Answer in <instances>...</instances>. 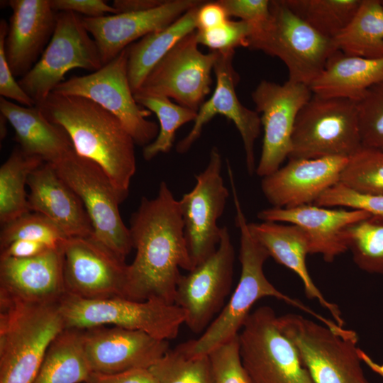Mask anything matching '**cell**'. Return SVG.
<instances>
[{"label": "cell", "mask_w": 383, "mask_h": 383, "mask_svg": "<svg viewBox=\"0 0 383 383\" xmlns=\"http://www.w3.org/2000/svg\"><path fill=\"white\" fill-rule=\"evenodd\" d=\"M235 250L228 228L221 227L216 250L177 283L174 304L186 314L185 324L195 333L204 332L221 311L231 292Z\"/></svg>", "instance_id": "obj_13"}, {"label": "cell", "mask_w": 383, "mask_h": 383, "mask_svg": "<svg viewBox=\"0 0 383 383\" xmlns=\"http://www.w3.org/2000/svg\"><path fill=\"white\" fill-rule=\"evenodd\" d=\"M86 357L94 372L149 369L170 349L169 341L116 326L82 330Z\"/></svg>", "instance_id": "obj_19"}, {"label": "cell", "mask_w": 383, "mask_h": 383, "mask_svg": "<svg viewBox=\"0 0 383 383\" xmlns=\"http://www.w3.org/2000/svg\"><path fill=\"white\" fill-rule=\"evenodd\" d=\"M228 17L234 16L257 26L266 23L270 16V0H219Z\"/></svg>", "instance_id": "obj_44"}, {"label": "cell", "mask_w": 383, "mask_h": 383, "mask_svg": "<svg viewBox=\"0 0 383 383\" xmlns=\"http://www.w3.org/2000/svg\"><path fill=\"white\" fill-rule=\"evenodd\" d=\"M65 129L74 150L99 165L125 200L136 170L135 142L121 122L89 99L51 92L36 105Z\"/></svg>", "instance_id": "obj_2"}, {"label": "cell", "mask_w": 383, "mask_h": 383, "mask_svg": "<svg viewBox=\"0 0 383 383\" xmlns=\"http://www.w3.org/2000/svg\"><path fill=\"white\" fill-rule=\"evenodd\" d=\"M134 98L139 105L154 113L159 121L157 136L143 148L145 160L168 152L173 146L177 131L184 124L194 122L197 116V111L176 104L165 96L134 94Z\"/></svg>", "instance_id": "obj_34"}, {"label": "cell", "mask_w": 383, "mask_h": 383, "mask_svg": "<svg viewBox=\"0 0 383 383\" xmlns=\"http://www.w3.org/2000/svg\"><path fill=\"white\" fill-rule=\"evenodd\" d=\"M28 207L52 221L67 238L93 237L91 222L76 193L60 177L55 166L44 162L30 174Z\"/></svg>", "instance_id": "obj_25"}, {"label": "cell", "mask_w": 383, "mask_h": 383, "mask_svg": "<svg viewBox=\"0 0 383 383\" xmlns=\"http://www.w3.org/2000/svg\"><path fill=\"white\" fill-rule=\"evenodd\" d=\"M229 19L222 5L217 1H205L197 11L196 30H207L216 28Z\"/></svg>", "instance_id": "obj_47"}, {"label": "cell", "mask_w": 383, "mask_h": 383, "mask_svg": "<svg viewBox=\"0 0 383 383\" xmlns=\"http://www.w3.org/2000/svg\"><path fill=\"white\" fill-rule=\"evenodd\" d=\"M252 235L263 245L277 262L289 269L301 279L305 295L318 301L328 310L334 321L343 328L344 320L335 304L327 300L312 280L306 266L310 254L309 242L306 233L299 226L285 223H248Z\"/></svg>", "instance_id": "obj_26"}, {"label": "cell", "mask_w": 383, "mask_h": 383, "mask_svg": "<svg viewBox=\"0 0 383 383\" xmlns=\"http://www.w3.org/2000/svg\"><path fill=\"white\" fill-rule=\"evenodd\" d=\"M362 0H283L299 18L333 40L348 25Z\"/></svg>", "instance_id": "obj_33"}, {"label": "cell", "mask_w": 383, "mask_h": 383, "mask_svg": "<svg viewBox=\"0 0 383 383\" xmlns=\"http://www.w3.org/2000/svg\"><path fill=\"white\" fill-rule=\"evenodd\" d=\"M383 82V58L368 59L335 51L321 74L309 86L312 94L358 102Z\"/></svg>", "instance_id": "obj_28"}, {"label": "cell", "mask_w": 383, "mask_h": 383, "mask_svg": "<svg viewBox=\"0 0 383 383\" xmlns=\"http://www.w3.org/2000/svg\"><path fill=\"white\" fill-rule=\"evenodd\" d=\"M208 355L213 383H253L242 362L238 335L213 348Z\"/></svg>", "instance_id": "obj_40"}, {"label": "cell", "mask_w": 383, "mask_h": 383, "mask_svg": "<svg viewBox=\"0 0 383 383\" xmlns=\"http://www.w3.org/2000/svg\"><path fill=\"white\" fill-rule=\"evenodd\" d=\"M277 324L295 345L313 383H370L354 331H335L296 313L277 316Z\"/></svg>", "instance_id": "obj_6"}, {"label": "cell", "mask_w": 383, "mask_h": 383, "mask_svg": "<svg viewBox=\"0 0 383 383\" xmlns=\"http://www.w3.org/2000/svg\"><path fill=\"white\" fill-rule=\"evenodd\" d=\"M201 5L189 10L164 29L151 33L127 48L128 77L133 94L164 56L180 40L196 30V16Z\"/></svg>", "instance_id": "obj_29"}, {"label": "cell", "mask_w": 383, "mask_h": 383, "mask_svg": "<svg viewBox=\"0 0 383 383\" xmlns=\"http://www.w3.org/2000/svg\"><path fill=\"white\" fill-rule=\"evenodd\" d=\"M362 148L357 103L312 94L297 114L288 159L349 157Z\"/></svg>", "instance_id": "obj_9"}, {"label": "cell", "mask_w": 383, "mask_h": 383, "mask_svg": "<svg viewBox=\"0 0 383 383\" xmlns=\"http://www.w3.org/2000/svg\"><path fill=\"white\" fill-rule=\"evenodd\" d=\"M7 4L12 13L5 40L6 57L13 76L22 77L48 45L55 28L57 13L50 0H10Z\"/></svg>", "instance_id": "obj_24"}, {"label": "cell", "mask_w": 383, "mask_h": 383, "mask_svg": "<svg viewBox=\"0 0 383 383\" xmlns=\"http://www.w3.org/2000/svg\"><path fill=\"white\" fill-rule=\"evenodd\" d=\"M348 250L362 270L383 274V218L371 216L346 229Z\"/></svg>", "instance_id": "obj_35"}, {"label": "cell", "mask_w": 383, "mask_h": 383, "mask_svg": "<svg viewBox=\"0 0 383 383\" xmlns=\"http://www.w3.org/2000/svg\"><path fill=\"white\" fill-rule=\"evenodd\" d=\"M82 330L65 328L49 346L32 383H84L93 370L86 357Z\"/></svg>", "instance_id": "obj_30"}, {"label": "cell", "mask_w": 383, "mask_h": 383, "mask_svg": "<svg viewBox=\"0 0 383 383\" xmlns=\"http://www.w3.org/2000/svg\"><path fill=\"white\" fill-rule=\"evenodd\" d=\"M82 18L70 11L57 12L53 35L33 68L18 81L24 91L41 103L73 68L91 72L102 66L97 45Z\"/></svg>", "instance_id": "obj_12"}, {"label": "cell", "mask_w": 383, "mask_h": 383, "mask_svg": "<svg viewBox=\"0 0 383 383\" xmlns=\"http://www.w3.org/2000/svg\"><path fill=\"white\" fill-rule=\"evenodd\" d=\"M196 31L180 40L154 67L135 94L161 96L198 111L211 91L218 52H201Z\"/></svg>", "instance_id": "obj_14"}, {"label": "cell", "mask_w": 383, "mask_h": 383, "mask_svg": "<svg viewBox=\"0 0 383 383\" xmlns=\"http://www.w3.org/2000/svg\"><path fill=\"white\" fill-rule=\"evenodd\" d=\"M133 248L136 250L128 265L126 298L157 299L174 304L179 269L194 268L184 233L179 200L161 182L157 196L142 197L130 219Z\"/></svg>", "instance_id": "obj_1"}, {"label": "cell", "mask_w": 383, "mask_h": 383, "mask_svg": "<svg viewBox=\"0 0 383 383\" xmlns=\"http://www.w3.org/2000/svg\"><path fill=\"white\" fill-rule=\"evenodd\" d=\"M264 135L256 174L262 177L277 171L292 150V137L299 111L312 96L309 87L287 80L279 84L261 81L251 94Z\"/></svg>", "instance_id": "obj_16"}, {"label": "cell", "mask_w": 383, "mask_h": 383, "mask_svg": "<svg viewBox=\"0 0 383 383\" xmlns=\"http://www.w3.org/2000/svg\"><path fill=\"white\" fill-rule=\"evenodd\" d=\"M127 48L99 70L84 76H74L59 84L52 92L91 99L113 114L143 148L157 136L159 126L147 119L152 112L134 98L127 70Z\"/></svg>", "instance_id": "obj_11"}, {"label": "cell", "mask_w": 383, "mask_h": 383, "mask_svg": "<svg viewBox=\"0 0 383 383\" xmlns=\"http://www.w3.org/2000/svg\"><path fill=\"white\" fill-rule=\"evenodd\" d=\"M255 28L253 23L228 19L216 28L196 31L199 44L208 47L211 51L223 52L235 50L238 47L247 48L248 38Z\"/></svg>", "instance_id": "obj_41"}, {"label": "cell", "mask_w": 383, "mask_h": 383, "mask_svg": "<svg viewBox=\"0 0 383 383\" xmlns=\"http://www.w3.org/2000/svg\"><path fill=\"white\" fill-rule=\"evenodd\" d=\"M257 216L263 221L299 226L308 237L310 254L320 255L326 262H332L348 251V227L372 215L361 210L306 204L292 208L265 209Z\"/></svg>", "instance_id": "obj_23"}, {"label": "cell", "mask_w": 383, "mask_h": 383, "mask_svg": "<svg viewBox=\"0 0 383 383\" xmlns=\"http://www.w3.org/2000/svg\"><path fill=\"white\" fill-rule=\"evenodd\" d=\"M58 306L65 328L85 330L110 325L168 341L177 337L186 319L179 306L153 299H87L66 293Z\"/></svg>", "instance_id": "obj_7"}, {"label": "cell", "mask_w": 383, "mask_h": 383, "mask_svg": "<svg viewBox=\"0 0 383 383\" xmlns=\"http://www.w3.org/2000/svg\"><path fill=\"white\" fill-rule=\"evenodd\" d=\"M274 310L251 312L239 336L243 365L253 383H313L293 343L279 329Z\"/></svg>", "instance_id": "obj_10"}, {"label": "cell", "mask_w": 383, "mask_h": 383, "mask_svg": "<svg viewBox=\"0 0 383 383\" xmlns=\"http://www.w3.org/2000/svg\"><path fill=\"white\" fill-rule=\"evenodd\" d=\"M348 159L340 156L289 159L284 166L262 177V192L272 207L313 204L325 191L340 182Z\"/></svg>", "instance_id": "obj_22"}, {"label": "cell", "mask_w": 383, "mask_h": 383, "mask_svg": "<svg viewBox=\"0 0 383 383\" xmlns=\"http://www.w3.org/2000/svg\"><path fill=\"white\" fill-rule=\"evenodd\" d=\"M231 185L235 209V226L240 232V279L229 301L201 335L179 345V348L189 356L208 355L213 348L238 335L253 305L260 299L268 296L301 309L331 329L338 328L334 321L322 316L299 300L283 294L267 279L263 266L270 255L250 233L235 183Z\"/></svg>", "instance_id": "obj_3"}, {"label": "cell", "mask_w": 383, "mask_h": 383, "mask_svg": "<svg viewBox=\"0 0 383 383\" xmlns=\"http://www.w3.org/2000/svg\"><path fill=\"white\" fill-rule=\"evenodd\" d=\"M9 23L5 19L0 21V94L1 97L15 101L18 104L33 107L35 102L24 91L15 80L5 52V40L8 31Z\"/></svg>", "instance_id": "obj_43"}, {"label": "cell", "mask_w": 383, "mask_h": 383, "mask_svg": "<svg viewBox=\"0 0 383 383\" xmlns=\"http://www.w3.org/2000/svg\"><path fill=\"white\" fill-rule=\"evenodd\" d=\"M67 238L64 233L46 216L30 211L2 226L0 249L18 240L39 241L51 248H58Z\"/></svg>", "instance_id": "obj_38"}, {"label": "cell", "mask_w": 383, "mask_h": 383, "mask_svg": "<svg viewBox=\"0 0 383 383\" xmlns=\"http://www.w3.org/2000/svg\"><path fill=\"white\" fill-rule=\"evenodd\" d=\"M201 0H166L147 11L109 14L99 18L82 17L94 40L102 65L111 62L137 39L170 26Z\"/></svg>", "instance_id": "obj_20"}, {"label": "cell", "mask_w": 383, "mask_h": 383, "mask_svg": "<svg viewBox=\"0 0 383 383\" xmlns=\"http://www.w3.org/2000/svg\"><path fill=\"white\" fill-rule=\"evenodd\" d=\"M84 383H159L149 369H136L118 373L93 372Z\"/></svg>", "instance_id": "obj_46"}, {"label": "cell", "mask_w": 383, "mask_h": 383, "mask_svg": "<svg viewBox=\"0 0 383 383\" xmlns=\"http://www.w3.org/2000/svg\"><path fill=\"white\" fill-rule=\"evenodd\" d=\"M51 248L47 244L35 240H18L1 250L0 257L28 258L38 255Z\"/></svg>", "instance_id": "obj_48"}, {"label": "cell", "mask_w": 383, "mask_h": 383, "mask_svg": "<svg viewBox=\"0 0 383 383\" xmlns=\"http://www.w3.org/2000/svg\"><path fill=\"white\" fill-rule=\"evenodd\" d=\"M52 164L82 201L91 222L93 238L125 260L133 245L129 228L119 211L124 200L109 176L99 165L74 149Z\"/></svg>", "instance_id": "obj_8"}, {"label": "cell", "mask_w": 383, "mask_h": 383, "mask_svg": "<svg viewBox=\"0 0 383 383\" xmlns=\"http://www.w3.org/2000/svg\"><path fill=\"white\" fill-rule=\"evenodd\" d=\"M62 252L66 293L87 299L126 298L128 265L93 237L67 238Z\"/></svg>", "instance_id": "obj_17"}, {"label": "cell", "mask_w": 383, "mask_h": 383, "mask_svg": "<svg viewBox=\"0 0 383 383\" xmlns=\"http://www.w3.org/2000/svg\"><path fill=\"white\" fill-rule=\"evenodd\" d=\"M357 109L362 146L383 151V82L368 89Z\"/></svg>", "instance_id": "obj_39"}, {"label": "cell", "mask_w": 383, "mask_h": 383, "mask_svg": "<svg viewBox=\"0 0 383 383\" xmlns=\"http://www.w3.org/2000/svg\"><path fill=\"white\" fill-rule=\"evenodd\" d=\"M381 4H382V5L383 6V0H381Z\"/></svg>", "instance_id": "obj_52"}, {"label": "cell", "mask_w": 383, "mask_h": 383, "mask_svg": "<svg viewBox=\"0 0 383 383\" xmlns=\"http://www.w3.org/2000/svg\"><path fill=\"white\" fill-rule=\"evenodd\" d=\"M149 370L159 383H213L209 355L189 356L179 345Z\"/></svg>", "instance_id": "obj_36"}, {"label": "cell", "mask_w": 383, "mask_h": 383, "mask_svg": "<svg viewBox=\"0 0 383 383\" xmlns=\"http://www.w3.org/2000/svg\"><path fill=\"white\" fill-rule=\"evenodd\" d=\"M228 177H229V180H231V181H230L231 184L232 183H235L234 180H233V179H234V177H233V172H232V170H231V168L228 170ZM341 328H342V327L339 326V328H338L337 330H334V331H339V330H340ZM332 330H333V329H332Z\"/></svg>", "instance_id": "obj_51"}, {"label": "cell", "mask_w": 383, "mask_h": 383, "mask_svg": "<svg viewBox=\"0 0 383 383\" xmlns=\"http://www.w3.org/2000/svg\"><path fill=\"white\" fill-rule=\"evenodd\" d=\"M333 41L344 54L383 58V6L381 0H362L355 16Z\"/></svg>", "instance_id": "obj_31"}, {"label": "cell", "mask_w": 383, "mask_h": 383, "mask_svg": "<svg viewBox=\"0 0 383 383\" xmlns=\"http://www.w3.org/2000/svg\"><path fill=\"white\" fill-rule=\"evenodd\" d=\"M340 182L360 193L383 195V151L360 148L348 157Z\"/></svg>", "instance_id": "obj_37"}, {"label": "cell", "mask_w": 383, "mask_h": 383, "mask_svg": "<svg viewBox=\"0 0 383 383\" xmlns=\"http://www.w3.org/2000/svg\"><path fill=\"white\" fill-rule=\"evenodd\" d=\"M65 294L62 245L28 258L0 257V298L40 305L59 303Z\"/></svg>", "instance_id": "obj_21"}, {"label": "cell", "mask_w": 383, "mask_h": 383, "mask_svg": "<svg viewBox=\"0 0 383 383\" xmlns=\"http://www.w3.org/2000/svg\"><path fill=\"white\" fill-rule=\"evenodd\" d=\"M45 162L18 146L0 167V223L1 226L30 212L26 185L30 173Z\"/></svg>", "instance_id": "obj_32"}, {"label": "cell", "mask_w": 383, "mask_h": 383, "mask_svg": "<svg viewBox=\"0 0 383 383\" xmlns=\"http://www.w3.org/2000/svg\"><path fill=\"white\" fill-rule=\"evenodd\" d=\"M221 171V155L214 146L206 167L195 175L194 188L179 200L184 238L194 267L216 250L221 240V227L217 221L229 196Z\"/></svg>", "instance_id": "obj_15"}, {"label": "cell", "mask_w": 383, "mask_h": 383, "mask_svg": "<svg viewBox=\"0 0 383 383\" xmlns=\"http://www.w3.org/2000/svg\"><path fill=\"white\" fill-rule=\"evenodd\" d=\"M235 50L218 52L213 67L216 87L212 96L204 102L197 111L192 128L177 145L179 153L187 152L200 137L202 130L216 115L225 116L232 121L241 136L248 172L256 170L255 143L262 126L259 113L248 109L239 101L235 87L239 76L233 65Z\"/></svg>", "instance_id": "obj_18"}, {"label": "cell", "mask_w": 383, "mask_h": 383, "mask_svg": "<svg viewBox=\"0 0 383 383\" xmlns=\"http://www.w3.org/2000/svg\"><path fill=\"white\" fill-rule=\"evenodd\" d=\"M313 204L361 210L372 216L383 218V195L360 193L340 182L325 191Z\"/></svg>", "instance_id": "obj_42"}, {"label": "cell", "mask_w": 383, "mask_h": 383, "mask_svg": "<svg viewBox=\"0 0 383 383\" xmlns=\"http://www.w3.org/2000/svg\"><path fill=\"white\" fill-rule=\"evenodd\" d=\"M52 9L57 12L70 11L87 18H99L117 11L103 0H50Z\"/></svg>", "instance_id": "obj_45"}, {"label": "cell", "mask_w": 383, "mask_h": 383, "mask_svg": "<svg viewBox=\"0 0 383 383\" xmlns=\"http://www.w3.org/2000/svg\"><path fill=\"white\" fill-rule=\"evenodd\" d=\"M165 0H115L112 6L119 13L139 12L155 9Z\"/></svg>", "instance_id": "obj_49"}, {"label": "cell", "mask_w": 383, "mask_h": 383, "mask_svg": "<svg viewBox=\"0 0 383 383\" xmlns=\"http://www.w3.org/2000/svg\"><path fill=\"white\" fill-rule=\"evenodd\" d=\"M64 329L58 303L31 305L0 298V383H32Z\"/></svg>", "instance_id": "obj_4"}, {"label": "cell", "mask_w": 383, "mask_h": 383, "mask_svg": "<svg viewBox=\"0 0 383 383\" xmlns=\"http://www.w3.org/2000/svg\"><path fill=\"white\" fill-rule=\"evenodd\" d=\"M0 112L13 127L15 139L26 154L55 163L74 149L65 129L48 121L36 106L28 107L1 97Z\"/></svg>", "instance_id": "obj_27"}, {"label": "cell", "mask_w": 383, "mask_h": 383, "mask_svg": "<svg viewBox=\"0 0 383 383\" xmlns=\"http://www.w3.org/2000/svg\"><path fill=\"white\" fill-rule=\"evenodd\" d=\"M8 122L6 118L2 114L0 115V136L1 140H4L6 135V123Z\"/></svg>", "instance_id": "obj_50"}, {"label": "cell", "mask_w": 383, "mask_h": 383, "mask_svg": "<svg viewBox=\"0 0 383 383\" xmlns=\"http://www.w3.org/2000/svg\"><path fill=\"white\" fill-rule=\"evenodd\" d=\"M269 20L248 40L247 48L278 57L286 65L289 80L309 86L338 50L333 40L295 15L283 0H272Z\"/></svg>", "instance_id": "obj_5"}]
</instances>
